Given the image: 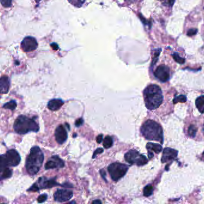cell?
Masks as SVG:
<instances>
[{"mask_svg": "<svg viewBox=\"0 0 204 204\" xmlns=\"http://www.w3.org/2000/svg\"><path fill=\"white\" fill-rule=\"evenodd\" d=\"M143 95L146 107L150 110L159 107L163 100L161 89L156 85L148 86L144 91Z\"/></svg>", "mask_w": 204, "mask_h": 204, "instance_id": "6da1fadb", "label": "cell"}, {"mask_svg": "<svg viewBox=\"0 0 204 204\" xmlns=\"http://www.w3.org/2000/svg\"><path fill=\"white\" fill-rule=\"evenodd\" d=\"M44 161V154L38 146L33 147L26 161V168L28 172L34 175L40 170Z\"/></svg>", "mask_w": 204, "mask_h": 204, "instance_id": "7a4b0ae2", "label": "cell"}, {"mask_svg": "<svg viewBox=\"0 0 204 204\" xmlns=\"http://www.w3.org/2000/svg\"><path fill=\"white\" fill-rule=\"evenodd\" d=\"M141 132L148 140L163 143V129L158 123L153 120H148L143 123L141 128Z\"/></svg>", "mask_w": 204, "mask_h": 204, "instance_id": "3957f363", "label": "cell"}, {"mask_svg": "<svg viewBox=\"0 0 204 204\" xmlns=\"http://www.w3.org/2000/svg\"><path fill=\"white\" fill-rule=\"evenodd\" d=\"M14 129L19 134H25L29 132H37L39 131V126L33 119L21 115L17 118L14 123Z\"/></svg>", "mask_w": 204, "mask_h": 204, "instance_id": "277c9868", "label": "cell"}, {"mask_svg": "<svg viewBox=\"0 0 204 204\" xmlns=\"http://www.w3.org/2000/svg\"><path fill=\"white\" fill-rule=\"evenodd\" d=\"M20 156L16 150L11 149L0 156V171L7 166H16L20 162Z\"/></svg>", "mask_w": 204, "mask_h": 204, "instance_id": "5b68a950", "label": "cell"}, {"mask_svg": "<svg viewBox=\"0 0 204 204\" xmlns=\"http://www.w3.org/2000/svg\"><path fill=\"white\" fill-rule=\"evenodd\" d=\"M128 170L126 165L115 162L110 164L108 167V171L113 181H118L125 175Z\"/></svg>", "mask_w": 204, "mask_h": 204, "instance_id": "8992f818", "label": "cell"}, {"mask_svg": "<svg viewBox=\"0 0 204 204\" xmlns=\"http://www.w3.org/2000/svg\"><path fill=\"white\" fill-rule=\"evenodd\" d=\"M125 159L131 165L143 166L147 163V159L135 150H131L125 154Z\"/></svg>", "mask_w": 204, "mask_h": 204, "instance_id": "52a82bcc", "label": "cell"}, {"mask_svg": "<svg viewBox=\"0 0 204 204\" xmlns=\"http://www.w3.org/2000/svg\"><path fill=\"white\" fill-rule=\"evenodd\" d=\"M154 76L162 82H166L170 77V68L165 65H159L155 70Z\"/></svg>", "mask_w": 204, "mask_h": 204, "instance_id": "ba28073f", "label": "cell"}, {"mask_svg": "<svg viewBox=\"0 0 204 204\" xmlns=\"http://www.w3.org/2000/svg\"><path fill=\"white\" fill-rule=\"evenodd\" d=\"M73 196V192L67 189H58L54 194L55 201L58 202L68 201Z\"/></svg>", "mask_w": 204, "mask_h": 204, "instance_id": "9c48e42d", "label": "cell"}, {"mask_svg": "<svg viewBox=\"0 0 204 204\" xmlns=\"http://www.w3.org/2000/svg\"><path fill=\"white\" fill-rule=\"evenodd\" d=\"M38 47L37 40L32 37H27L25 38L21 43V47L25 52L35 51Z\"/></svg>", "mask_w": 204, "mask_h": 204, "instance_id": "30bf717a", "label": "cell"}, {"mask_svg": "<svg viewBox=\"0 0 204 204\" xmlns=\"http://www.w3.org/2000/svg\"><path fill=\"white\" fill-rule=\"evenodd\" d=\"M56 178L51 179H46L45 177H41L38 180V186H40V188H51L54 186H64V187H72V186H67V185H63V184H60L58 183H57L55 181ZM37 184V183H36Z\"/></svg>", "mask_w": 204, "mask_h": 204, "instance_id": "8fae6325", "label": "cell"}, {"mask_svg": "<svg viewBox=\"0 0 204 204\" xmlns=\"http://www.w3.org/2000/svg\"><path fill=\"white\" fill-rule=\"evenodd\" d=\"M65 165V163L58 156H53L51 158L46 162L45 165L46 170H51L55 168H61Z\"/></svg>", "mask_w": 204, "mask_h": 204, "instance_id": "7c38bea8", "label": "cell"}, {"mask_svg": "<svg viewBox=\"0 0 204 204\" xmlns=\"http://www.w3.org/2000/svg\"><path fill=\"white\" fill-rule=\"evenodd\" d=\"M55 136L56 141L60 144H62L65 142L68 138V134L65 128L63 125H60L56 128L55 132Z\"/></svg>", "mask_w": 204, "mask_h": 204, "instance_id": "4fadbf2b", "label": "cell"}, {"mask_svg": "<svg viewBox=\"0 0 204 204\" xmlns=\"http://www.w3.org/2000/svg\"><path fill=\"white\" fill-rule=\"evenodd\" d=\"M178 152L171 148H165L163 150L161 161L162 163L167 162L176 159Z\"/></svg>", "mask_w": 204, "mask_h": 204, "instance_id": "5bb4252c", "label": "cell"}, {"mask_svg": "<svg viewBox=\"0 0 204 204\" xmlns=\"http://www.w3.org/2000/svg\"><path fill=\"white\" fill-rule=\"evenodd\" d=\"M146 148L148 150V154L149 158H152L153 156V152L156 153H160L162 150L161 145L158 144L149 143L146 145Z\"/></svg>", "mask_w": 204, "mask_h": 204, "instance_id": "9a60e30c", "label": "cell"}, {"mask_svg": "<svg viewBox=\"0 0 204 204\" xmlns=\"http://www.w3.org/2000/svg\"><path fill=\"white\" fill-rule=\"evenodd\" d=\"M10 87V80L6 76L1 77L0 80V93L6 94L9 92Z\"/></svg>", "mask_w": 204, "mask_h": 204, "instance_id": "2e32d148", "label": "cell"}, {"mask_svg": "<svg viewBox=\"0 0 204 204\" xmlns=\"http://www.w3.org/2000/svg\"><path fill=\"white\" fill-rule=\"evenodd\" d=\"M64 101L60 99H53L47 104V107L51 111H56L64 105Z\"/></svg>", "mask_w": 204, "mask_h": 204, "instance_id": "e0dca14e", "label": "cell"}, {"mask_svg": "<svg viewBox=\"0 0 204 204\" xmlns=\"http://www.w3.org/2000/svg\"><path fill=\"white\" fill-rule=\"evenodd\" d=\"M196 106L201 113H204V95L201 96L196 99Z\"/></svg>", "mask_w": 204, "mask_h": 204, "instance_id": "ac0fdd59", "label": "cell"}, {"mask_svg": "<svg viewBox=\"0 0 204 204\" xmlns=\"http://www.w3.org/2000/svg\"><path fill=\"white\" fill-rule=\"evenodd\" d=\"M113 144V140L112 137L110 136H107L103 141V146L105 149H109Z\"/></svg>", "mask_w": 204, "mask_h": 204, "instance_id": "d6986e66", "label": "cell"}, {"mask_svg": "<svg viewBox=\"0 0 204 204\" xmlns=\"http://www.w3.org/2000/svg\"><path fill=\"white\" fill-rule=\"evenodd\" d=\"M1 180H2L3 179H8L12 175V171L7 167L4 168L2 171H1Z\"/></svg>", "mask_w": 204, "mask_h": 204, "instance_id": "ffe728a7", "label": "cell"}, {"mask_svg": "<svg viewBox=\"0 0 204 204\" xmlns=\"http://www.w3.org/2000/svg\"><path fill=\"white\" fill-rule=\"evenodd\" d=\"M17 107V103L15 101H10V102H7L4 105H3V108L5 109H10L11 110H15Z\"/></svg>", "mask_w": 204, "mask_h": 204, "instance_id": "44dd1931", "label": "cell"}, {"mask_svg": "<svg viewBox=\"0 0 204 204\" xmlns=\"http://www.w3.org/2000/svg\"><path fill=\"white\" fill-rule=\"evenodd\" d=\"M153 192V186L152 185H150V184H149V185L146 186L144 187V190H143V193H144V195L145 196L148 197V196H150L152 195Z\"/></svg>", "mask_w": 204, "mask_h": 204, "instance_id": "7402d4cb", "label": "cell"}, {"mask_svg": "<svg viewBox=\"0 0 204 204\" xmlns=\"http://www.w3.org/2000/svg\"><path fill=\"white\" fill-rule=\"evenodd\" d=\"M172 56L174 60L180 64H183L185 62V60L184 58H181L177 53H174Z\"/></svg>", "mask_w": 204, "mask_h": 204, "instance_id": "603a6c76", "label": "cell"}, {"mask_svg": "<svg viewBox=\"0 0 204 204\" xmlns=\"http://www.w3.org/2000/svg\"><path fill=\"white\" fill-rule=\"evenodd\" d=\"M68 1L73 6L77 7H80L85 3L86 0H68Z\"/></svg>", "mask_w": 204, "mask_h": 204, "instance_id": "cb8c5ba5", "label": "cell"}, {"mask_svg": "<svg viewBox=\"0 0 204 204\" xmlns=\"http://www.w3.org/2000/svg\"><path fill=\"white\" fill-rule=\"evenodd\" d=\"M188 135L192 137H195L197 132V128L194 125H191L188 128Z\"/></svg>", "mask_w": 204, "mask_h": 204, "instance_id": "d4e9b609", "label": "cell"}, {"mask_svg": "<svg viewBox=\"0 0 204 204\" xmlns=\"http://www.w3.org/2000/svg\"><path fill=\"white\" fill-rule=\"evenodd\" d=\"M159 1H161L163 5L169 7H172L175 1V0H159Z\"/></svg>", "mask_w": 204, "mask_h": 204, "instance_id": "484cf974", "label": "cell"}, {"mask_svg": "<svg viewBox=\"0 0 204 204\" xmlns=\"http://www.w3.org/2000/svg\"><path fill=\"white\" fill-rule=\"evenodd\" d=\"M186 101V96L184 95H180L174 100V103H177L178 102H184Z\"/></svg>", "mask_w": 204, "mask_h": 204, "instance_id": "4316f807", "label": "cell"}, {"mask_svg": "<svg viewBox=\"0 0 204 204\" xmlns=\"http://www.w3.org/2000/svg\"><path fill=\"white\" fill-rule=\"evenodd\" d=\"M12 0H1V3L2 6L4 7H9L11 6Z\"/></svg>", "mask_w": 204, "mask_h": 204, "instance_id": "83f0119b", "label": "cell"}, {"mask_svg": "<svg viewBox=\"0 0 204 204\" xmlns=\"http://www.w3.org/2000/svg\"><path fill=\"white\" fill-rule=\"evenodd\" d=\"M47 198V195L46 194H42L38 196V197L37 198V201L39 203H43L46 201Z\"/></svg>", "mask_w": 204, "mask_h": 204, "instance_id": "f1b7e54d", "label": "cell"}, {"mask_svg": "<svg viewBox=\"0 0 204 204\" xmlns=\"http://www.w3.org/2000/svg\"><path fill=\"white\" fill-rule=\"evenodd\" d=\"M161 51V49H159V50L156 51V52L155 53L154 56V58H153V62H152L153 65L157 62V60H158V58H159V56L160 55Z\"/></svg>", "mask_w": 204, "mask_h": 204, "instance_id": "f546056e", "label": "cell"}, {"mask_svg": "<svg viewBox=\"0 0 204 204\" xmlns=\"http://www.w3.org/2000/svg\"><path fill=\"white\" fill-rule=\"evenodd\" d=\"M197 33V29H190L187 31V34L188 36L191 37V36H193V35L196 34Z\"/></svg>", "mask_w": 204, "mask_h": 204, "instance_id": "4dcf8cb0", "label": "cell"}, {"mask_svg": "<svg viewBox=\"0 0 204 204\" xmlns=\"http://www.w3.org/2000/svg\"><path fill=\"white\" fill-rule=\"evenodd\" d=\"M140 19H141V20L143 22V23L144 24L146 25H149V26H150L152 25H151V22H149V21H148V20H147V19H145L144 17H143L141 15H140Z\"/></svg>", "mask_w": 204, "mask_h": 204, "instance_id": "1f68e13d", "label": "cell"}, {"mask_svg": "<svg viewBox=\"0 0 204 204\" xmlns=\"http://www.w3.org/2000/svg\"><path fill=\"white\" fill-rule=\"evenodd\" d=\"M103 152H104V150H103V149H102V148H98V149H97L95 151L92 157H93V158H95V157L97 156V154H100V153H102Z\"/></svg>", "mask_w": 204, "mask_h": 204, "instance_id": "d6a6232c", "label": "cell"}, {"mask_svg": "<svg viewBox=\"0 0 204 204\" xmlns=\"http://www.w3.org/2000/svg\"><path fill=\"white\" fill-rule=\"evenodd\" d=\"M83 122H84V120H83V119H82V118H80V119H77L76 122V124H75L76 125V126H77V127L80 126L81 125H83Z\"/></svg>", "mask_w": 204, "mask_h": 204, "instance_id": "836d02e7", "label": "cell"}, {"mask_svg": "<svg viewBox=\"0 0 204 204\" xmlns=\"http://www.w3.org/2000/svg\"><path fill=\"white\" fill-rule=\"evenodd\" d=\"M103 140V135L102 134H100L98 136H97L96 138V141L98 144H100Z\"/></svg>", "mask_w": 204, "mask_h": 204, "instance_id": "e575fe53", "label": "cell"}, {"mask_svg": "<svg viewBox=\"0 0 204 204\" xmlns=\"http://www.w3.org/2000/svg\"><path fill=\"white\" fill-rule=\"evenodd\" d=\"M100 174H101V175H102V178L104 179L105 181H106V179L105 178V175H106V173L105 172V171L103 170H100Z\"/></svg>", "mask_w": 204, "mask_h": 204, "instance_id": "d590c367", "label": "cell"}, {"mask_svg": "<svg viewBox=\"0 0 204 204\" xmlns=\"http://www.w3.org/2000/svg\"><path fill=\"white\" fill-rule=\"evenodd\" d=\"M51 46L52 47V48L55 50H58V46L55 43H52L51 44Z\"/></svg>", "mask_w": 204, "mask_h": 204, "instance_id": "8d00e7d4", "label": "cell"}, {"mask_svg": "<svg viewBox=\"0 0 204 204\" xmlns=\"http://www.w3.org/2000/svg\"><path fill=\"white\" fill-rule=\"evenodd\" d=\"M93 204H101V201H100V200H97V201H94L92 202Z\"/></svg>", "mask_w": 204, "mask_h": 204, "instance_id": "74e56055", "label": "cell"}, {"mask_svg": "<svg viewBox=\"0 0 204 204\" xmlns=\"http://www.w3.org/2000/svg\"><path fill=\"white\" fill-rule=\"evenodd\" d=\"M35 1L36 2H40L41 0H35Z\"/></svg>", "mask_w": 204, "mask_h": 204, "instance_id": "f35d334b", "label": "cell"}, {"mask_svg": "<svg viewBox=\"0 0 204 204\" xmlns=\"http://www.w3.org/2000/svg\"><path fill=\"white\" fill-rule=\"evenodd\" d=\"M69 203H70V204H73V203H76V202H70Z\"/></svg>", "mask_w": 204, "mask_h": 204, "instance_id": "ab89813d", "label": "cell"}, {"mask_svg": "<svg viewBox=\"0 0 204 204\" xmlns=\"http://www.w3.org/2000/svg\"><path fill=\"white\" fill-rule=\"evenodd\" d=\"M76 136V134H74V138H75V136Z\"/></svg>", "mask_w": 204, "mask_h": 204, "instance_id": "60d3db41", "label": "cell"}, {"mask_svg": "<svg viewBox=\"0 0 204 204\" xmlns=\"http://www.w3.org/2000/svg\"><path fill=\"white\" fill-rule=\"evenodd\" d=\"M203 132H204V127H203Z\"/></svg>", "mask_w": 204, "mask_h": 204, "instance_id": "b9f144b4", "label": "cell"}]
</instances>
